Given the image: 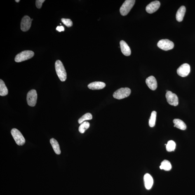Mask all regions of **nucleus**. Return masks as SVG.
Listing matches in <instances>:
<instances>
[{
  "instance_id": "1",
  "label": "nucleus",
  "mask_w": 195,
  "mask_h": 195,
  "mask_svg": "<svg viewBox=\"0 0 195 195\" xmlns=\"http://www.w3.org/2000/svg\"><path fill=\"white\" fill-rule=\"evenodd\" d=\"M55 68L57 76L61 81H65L67 78L65 68L63 64L60 60H57L55 63Z\"/></svg>"
},
{
  "instance_id": "2",
  "label": "nucleus",
  "mask_w": 195,
  "mask_h": 195,
  "mask_svg": "<svg viewBox=\"0 0 195 195\" xmlns=\"http://www.w3.org/2000/svg\"><path fill=\"white\" fill-rule=\"evenodd\" d=\"M33 52L30 50H25L16 55L15 59V61L17 63L24 61L28 60L34 56Z\"/></svg>"
},
{
  "instance_id": "3",
  "label": "nucleus",
  "mask_w": 195,
  "mask_h": 195,
  "mask_svg": "<svg viewBox=\"0 0 195 195\" xmlns=\"http://www.w3.org/2000/svg\"><path fill=\"white\" fill-rule=\"evenodd\" d=\"M135 2V0H126L120 8V12L121 15L125 16L129 13Z\"/></svg>"
},
{
  "instance_id": "4",
  "label": "nucleus",
  "mask_w": 195,
  "mask_h": 195,
  "mask_svg": "<svg viewBox=\"0 0 195 195\" xmlns=\"http://www.w3.org/2000/svg\"><path fill=\"white\" fill-rule=\"evenodd\" d=\"M131 90L128 88H121L117 90L113 94V96L118 100H121L129 96Z\"/></svg>"
},
{
  "instance_id": "5",
  "label": "nucleus",
  "mask_w": 195,
  "mask_h": 195,
  "mask_svg": "<svg viewBox=\"0 0 195 195\" xmlns=\"http://www.w3.org/2000/svg\"><path fill=\"white\" fill-rule=\"evenodd\" d=\"M11 134L17 145L22 146L25 144V139L19 130L13 128L11 130Z\"/></svg>"
},
{
  "instance_id": "6",
  "label": "nucleus",
  "mask_w": 195,
  "mask_h": 195,
  "mask_svg": "<svg viewBox=\"0 0 195 195\" xmlns=\"http://www.w3.org/2000/svg\"><path fill=\"white\" fill-rule=\"evenodd\" d=\"M37 99V93L36 90L32 89L28 93L27 102L28 105L31 107H34L36 105Z\"/></svg>"
},
{
  "instance_id": "7",
  "label": "nucleus",
  "mask_w": 195,
  "mask_h": 195,
  "mask_svg": "<svg viewBox=\"0 0 195 195\" xmlns=\"http://www.w3.org/2000/svg\"><path fill=\"white\" fill-rule=\"evenodd\" d=\"M157 46L159 48L164 51H168L173 49L174 43L168 39H162L158 43Z\"/></svg>"
},
{
  "instance_id": "8",
  "label": "nucleus",
  "mask_w": 195,
  "mask_h": 195,
  "mask_svg": "<svg viewBox=\"0 0 195 195\" xmlns=\"http://www.w3.org/2000/svg\"><path fill=\"white\" fill-rule=\"evenodd\" d=\"M165 97L167 99V102L170 105L176 106L178 105V98L176 94L172 93L171 91H168L167 92Z\"/></svg>"
},
{
  "instance_id": "9",
  "label": "nucleus",
  "mask_w": 195,
  "mask_h": 195,
  "mask_svg": "<svg viewBox=\"0 0 195 195\" xmlns=\"http://www.w3.org/2000/svg\"><path fill=\"white\" fill-rule=\"evenodd\" d=\"M191 71L190 66L189 64L185 63L181 65L177 70V74L182 77H185L188 75Z\"/></svg>"
},
{
  "instance_id": "10",
  "label": "nucleus",
  "mask_w": 195,
  "mask_h": 195,
  "mask_svg": "<svg viewBox=\"0 0 195 195\" xmlns=\"http://www.w3.org/2000/svg\"><path fill=\"white\" fill-rule=\"evenodd\" d=\"M33 19L28 16H25L22 18L21 23V29L23 32H27L30 29Z\"/></svg>"
},
{
  "instance_id": "11",
  "label": "nucleus",
  "mask_w": 195,
  "mask_h": 195,
  "mask_svg": "<svg viewBox=\"0 0 195 195\" xmlns=\"http://www.w3.org/2000/svg\"><path fill=\"white\" fill-rule=\"evenodd\" d=\"M161 3L159 1H152L146 6V11L149 13H153L159 9Z\"/></svg>"
},
{
  "instance_id": "12",
  "label": "nucleus",
  "mask_w": 195,
  "mask_h": 195,
  "mask_svg": "<svg viewBox=\"0 0 195 195\" xmlns=\"http://www.w3.org/2000/svg\"><path fill=\"white\" fill-rule=\"evenodd\" d=\"M146 83L148 87L152 90H155L157 88V82L154 77L149 76L146 79Z\"/></svg>"
},
{
  "instance_id": "13",
  "label": "nucleus",
  "mask_w": 195,
  "mask_h": 195,
  "mask_svg": "<svg viewBox=\"0 0 195 195\" xmlns=\"http://www.w3.org/2000/svg\"><path fill=\"white\" fill-rule=\"evenodd\" d=\"M120 44L122 53L126 56H129L131 54V52L128 44L123 40L120 42Z\"/></svg>"
},
{
  "instance_id": "14",
  "label": "nucleus",
  "mask_w": 195,
  "mask_h": 195,
  "mask_svg": "<svg viewBox=\"0 0 195 195\" xmlns=\"http://www.w3.org/2000/svg\"><path fill=\"white\" fill-rule=\"evenodd\" d=\"M105 83L100 81L94 82L88 85V88L93 90L102 89L105 88Z\"/></svg>"
},
{
  "instance_id": "15",
  "label": "nucleus",
  "mask_w": 195,
  "mask_h": 195,
  "mask_svg": "<svg viewBox=\"0 0 195 195\" xmlns=\"http://www.w3.org/2000/svg\"><path fill=\"white\" fill-rule=\"evenodd\" d=\"M144 181L146 188L147 190L151 189L154 182L152 176L149 174H146L144 176Z\"/></svg>"
},
{
  "instance_id": "16",
  "label": "nucleus",
  "mask_w": 195,
  "mask_h": 195,
  "mask_svg": "<svg viewBox=\"0 0 195 195\" xmlns=\"http://www.w3.org/2000/svg\"><path fill=\"white\" fill-rule=\"evenodd\" d=\"M186 12V8L184 6H182L179 9L176 14V19L177 21L182 22L183 20Z\"/></svg>"
},
{
  "instance_id": "17",
  "label": "nucleus",
  "mask_w": 195,
  "mask_h": 195,
  "mask_svg": "<svg viewBox=\"0 0 195 195\" xmlns=\"http://www.w3.org/2000/svg\"><path fill=\"white\" fill-rule=\"evenodd\" d=\"M173 123L174 124V127L182 130H185L187 128V125L182 120L179 119H175L173 120Z\"/></svg>"
},
{
  "instance_id": "18",
  "label": "nucleus",
  "mask_w": 195,
  "mask_h": 195,
  "mask_svg": "<svg viewBox=\"0 0 195 195\" xmlns=\"http://www.w3.org/2000/svg\"><path fill=\"white\" fill-rule=\"evenodd\" d=\"M50 143L56 154L60 155L61 154V150L58 142L54 138H52L50 140Z\"/></svg>"
},
{
  "instance_id": "19",
  "label": "nucleus",
  "mask_w": 195,
  "mask_h": 195,
  "mask_svg": "<svg viewBox=\"0 0 195 195\" xmlns=\"http://www.w3.org/2000/svg\"><path fill=\"white\" fill-rule=\"evenodd\" d=\"M8 94V90L4 82L0 80V95L5 96Z\"/></svg>"
},
{
  "instance_id": "20",
  "label": "nucleus",
  "mask_w": 195,
  "mask_h": 195,
  "mask_svg": "<svg viewBox=\"0 0 195 195\" xmlns=\"http://www.w3.org/2000/svg\"><path fill=\"white\" fill-rule=\"evenodd\" d=\"M160 168L161 170H164L166 171H169L171 169L172 165L169 161L167 160H165L161 163Z\"/></svg>"
},
{
  "instance_id": "21",
  "label": "nucleus",
  "mask_w": 195,
  "mask_h": 195,
  "mask_svg": "<svg viewBox=\"0 0 195 195\" xmlns=\"http://www.w3.org/2000/svg\"><path fill=\"white\" fill-rule=\"evenodd\" d=\"M156 111H153L151 113L150 118L149 121V125L151 127H154L156 124Z\"/></svg>"
},
{
  "instance_id": "22",
  "label": "nucleus",
  "mask_w": 195,
  "mask_h": 195,
  "mask_svg": "<svg viewBox=\"0 0 195 195\" xmlns=\"http://www.w3.org/2000/svg\"><path fill=\"white\" fill-rule=\"evenodd\" d=\"M90 127V123L87 121H84L80 125L79 131L81 133H83Z\"/></svg>"
},
{
  "instance_id": "23",
  "label": "nucleus",
  "mask_w": 195,
  "mask_h": 195,
  "mask_svg": "<svg viewBox=\"0 0 195 195\" xmlns=\"http://www.w3.org/2000/svg\"><path fill=\"white\" fill-rule=\"evenodd\" d=\"M92 118H93V116L90 113H87L80 118L78 120V123L80 124H81L85 121H87V120H92Z\"/></svg>"
},
{
  "instance_id": "24",
  "label": "nucleus",
  "mask_w": 195,
  "mask_h": 195,
  "mask_svg": "<svg viewBox=\"0 0 195 195\" xmlns=\"http://www.w3.org/2000/svg\"><path fill=\"white\" fill-rule=\"evenodd\" d=\"M166 146L167 150L168 152H171L175 150L176 144L173 141L170 140L169 141Z\"/></svg>"
},
{
  "instance_id": "25",
  "label": "nucleus",
  "mask_w": 195,
  "mask_h": 195,
  "mask_svg": "<svg viewBox=\"0 0 195 195\" xmlns=\"http://www.w3.org/2000/svg\"><path fill=\"white\" fill-rule=\"evenodd\" d=\"M61 20L63 23L68 27H72L73 25V22L70 19L63 18Z\"/></svg>"
},
{
  "instance_id": "26",
  "label": "nucleus",
  "mask_w": 195,
  "mask_h": 195,
  "mask_svg": "<svg viewBox=\"0 0 195 195\" xmlns=\"http://www.w3.org/2000/svg\"><path fill=\"white\" fill-rule=\"evenodd\" d=\"M45 1V0H36V6L38 8H41L42 4Z\"/></svg>"
},
{
  "instance_id": "27",
  "label": "nucleus",
  "mask_w": 195,
  "mask_h": 195,
  "mask_svg": "<svg viewBox=\"0 0 195 195\" xmlns=\"http://www.w3.org/2000/svg\"><path fill=\"white\" fill-rule=\"evenodd\" d=\"M56 30L59 32H61L62 31H64V28L63 26H57V28Z\"/></svg>"
},
{
  "instance_id": "28",
  "label": "nucleus",
  "mask_w": 195,
  "mask_h": 195,
  "mask_svg": "<svg viewBox=\"0 0 195 195\" xmlns=\"http://www.w3.org/2000/svg\"><path fill=\"white\" fill-rule=\"evenodd\" d=\"M15 1L17 3H19L20 1V0H16Z\"/></svg>"
}]
</instances>
